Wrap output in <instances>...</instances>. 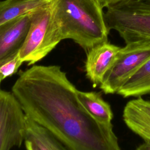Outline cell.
Segmentation results:
<instances>
[{"mask_svg":"<svg viewBox=\"0 0 150 150\" xmlns=\"http://www.w3.org/2000/svg\"><path fill=\"white\" fill-rule=\"evenodd\" d=\"M77 90L60 66L35 65L19 74L11 92L27 117L70 150H121L112 123L94 119Z\"/></svg>","mask_w":150,"mask_h":150,"instance_id":"cell-1","label":"cell"},{"mask_svg":"<svg viewBox=\"0 0 150 150\" xmlns=\"http://www.w3.org/2000/svg\"><path fill=\"white\" fill-rule=\"evenodd\" d=\"M53 18L61 40H73L86 52L108 41L109 29L97 0H51Z\"/></svg>","mask_w":150,"mask_h":150,"instance_id":"cell-2","label":"cell"},{"mask_svg":"<svg viewBox=\"0 0 150 150\" xmlns=\"http://www.w3.org/2000/svg\"><path fill=\"white\" fill-rule=\"evenodd\" d=\"M106 9L108 29L117 32L125 45H150V0H128Z\"/></svg>","mask_w":150,"mask_h":150,"instance_id":"cell-3","label":"cell"},{"mask_svg":"<svg viewBox=\"0 0 150 150\" xmlns=\"http://www.w3.org/2000/svg\"><path fill=\"white\" fill-rule=\"evenodd\" d=\"M30 24L19 55L32 65L46 56L61 41L53 18L51 0L30 12Z\"/></svg>","mask_w":150,"mask_h":150,"instance_id":"cell-4","label":"cell"},{"mask_svg":"<svg viewBox=\"0 0 150 150\" xmlns=\"http://www.w3.org/2000/svg\"><path fill=\"white\" fill-rule=\"evenodd\" d=\"M149 57L150 45L128 44L121 47L99 85L100 88L106 94L117 93Z\"/></svg>","mask_w":150,"mask_h":150,"instance_id":"cell-5","label":"cell"},{"mask_svg":"<svg viewBox=\"0 0 150 150\" xmlns=\"http://www.w3.org/2000/svg\"><path fill=\"white\" fill-rule=\"evenodd\" d=\"M26 114L12 92L0 88V150L19 147L25 141Z\"/></svg>","mask_w":150,"mask_h":150,"instance_id":"cell-6","label":"cell"},{"mask_svg":"<svg viewBox=\"0 0 150 150\" xmlns=\"http://www.w3.org/2000/svg\"><path fill=\"white\" fill-rule=\"evenodd\" d=\"M30 24L29 12L0 25V66L19 52Z\"/></svg>","mask_w":150,"mask_h":150,"instance_id":"cell-7","label":"cell"},{"mask_svg":"<svg viewBox=\"0 0 150 150\" xmlns=\"http://www.w3.org/2000/svg\"><path fill=\"white\" fill-rule=\"evenodd\" d=\"M121 47L105 42L98 44L87 52L85 71L87 78L94 87L99 86L114 62Z\"/></svg>","mask_w":150,"mask_h":150,"instance_id":"cell-8","label":"cell"},{"mask_svg":"<svg viewBox=\"0 0 150 150\" xmlns=\"http://www.w3.org/2000/svg\"><path fill=\"white\" fill-rule=\"evenodd\" d=\"M122 119L130 130L150 143V100L139 97L129 101L124 108Z\"/></svg>","mask_w":150,"mask_h":150,"instance_id":"cell-9","label":"cell"},{"mask_svg":"<svg viewBox=\"0 0 150 150\" xmlns=\"http://www.w3.org/2000/svg\"><path fill=\"white\" fill-rule=\"evenodd\" d=\"M77 98L84 108L97 121L103 124L111 123L114 114L110 105L96 91L77 90Z\"/></svg>","mask_w":150,"mask_h":150,"instance_id":"cell-10","label":"cell"},{"mask_svg":"<svg viewBox=\"0 0 150 150\" xmlns=\"http://www.w3.org/2000/svg\"><path fill=\"white\" fill-rule=\"evenodd\" d=\"M26 140L33 143L40 150H70L49 131L26 115Z\"/></svg>","mask_w":150,"mask_h":150,"instance_id":"cell-11","label":"cell"},{"mask_svg":"<svg viewBox=\"0 0 150 150\" xmlns=\"http://www.w3.org/2000/svg\"><path fill=\"white\" fill-rule=\"evenodd\" d=\"M117 94L124 98L150 94V57L121 86Z\"/></svg>","mask_w":150,"mask_h":150,"instance_id":"cell-12","label":"cell"},{"mask_svg":"<svg viewBox=\"0 0 150 150\" xmlns=\"http://www.w3.org/2000/svg\"><path fill=\"white\" fill-rule=\"evenodd\" d=\"M50 0H5L0 1V25L29 13Z\"/></svg>","mask_w":150,"mask_h":150,"instance_id":"cell-13","label":"cell"},{"mask_svg":"<svg viewBox=\"0 0 150 150\" xmlns=\"http://www.w3.org/2000/svg\"><path fill=\"white\" fill-rule=\"evenodd\" d=\"M23 62L19 53L0 66V83L5 79L15 74Z\"/></svg>","mask_w":150,"mask_h":150,"instance_id":"cell-14","label":"cell"},{"mask_svg":"<svg viewBox=\"0 0 150 150\" xmlns=\"http://www.w3.org/2000/svg\"><path fill=\"white\" fill-rule=\"evenodd\" d=\"M97 1H98V4H100V5L101 6L102 8H107L114 5H116L128 0H97Z\"/></svg>","mask_w":150,"mask_h":150,"instance_id":"cell-15","label":"cell"},{"mask_svg":"<svg viewBox=\"0 0 150 150\" xmlns=\"http://www.w3.org/2000/svg\"><path fill=\"white\" fill-rule=\"evenodd\" d=\"M25 144L26 150H40L36 145L29 141H25Z\"/></svg>","mask_w":150,"mask_h":150,"instance_id":"cell-16","label":"cell"},{"mask_svg":"<svg viewBox=\"0 0 150 150\" xmlns=\"http://www.w3.org/2000/svg\"><path fill=\"white\" fill-rule=\"evenodd\" d=\"M135 150H150V143L144 142V143L138 146Z\"/></svg>","mask_w":150,"mask_h":150,"instance_id":"cell-17","label":"cell"},{"mask_svg":"<svg viewBox=\"0 0 150 150\" xmlns=\"http://www.w3.org/2000/svg\"><path fill=\"white\" fill-rule=\"evenodd\" d=\"M149 100H150V94H149V98H148Z\"/></svg>","mask_w":150,"mask_h":150,"instance_id":"cell-18","label":"cell"},{"mask_svg":"<svg viewBox=\"0 0 150 150\" xmlns=\"http://www.w3.org/2000/svg\"><path fill=\"white\" fill-rule=\"evenodd\" d=\"M97 2H98V1H97Z\"/></svg>","mask_w":150,"mask_h":150,"instance_id":"cell-19","label":"cell"}]
</instances>
